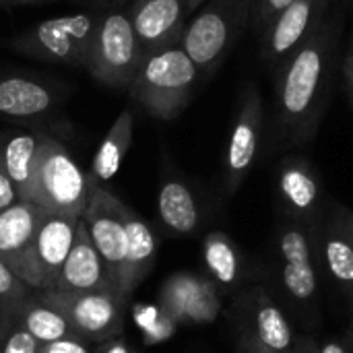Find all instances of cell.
Returning a JSON list of instances; mask_svg holds the SVG:
<instances>
[{
	"instance_id": "obj_1",
	"label": "cell",
	"mask_w": 353,
	"mask_h": 353,
	"mask_svg": "<svg viewBox=\"0 0 353 353\" xmlns=\"http://www.w3.org/2000/svg\"><path fill=\"white\" fill-rule=\"evenodd\" d=\"M343 17L325 14L306 41L277 68L269 153L306 147L329 103Z\"/></svg>"
},
{
	"instance_id": "obj_2",
	"label": "cell",
	"mask_w": 353,
	"mask_h": 353,
	"mask_svg": "<svg viewBox=\"0 0 353 353\" xmlns=\"http://www.w3.org/2000/svg\"><path fill=\"white\" fill-rule=\"evenodd\" d=\"M201 81L199 68L180 48H165L145 56L128 95L155 120H174L190 103Z\"/></svg>"
},
{
	"instance_id": "obj_3",
	"label": "cell",
	"mask_w": 353,
	"mask_h": 353,
	"mask_svg": "<svg viewBox=\"0 0 353 353\" xmlns=\"http://www.w3.org/2000/svg\"><path fill=\"white\" fill-rule=\"evenodd\" d=\"M252 19V0H209L188 19L180 48L199 68L201 81L211 79Z\"/></svg>"
},
{
	"instance_id": "obj_4",
	"label": "cell",
	"mask_w": 353,
	"mask_h": 353,
	"mask_svg": "<svg viewBox=\"0 0 353 353\" xmlns=\"http://www.w3.org/2000/svg\"><path fill=\"white\" fill-rule=\"evenodd\" d=\"M275 281L292 312L316 327L319 310V267L312 252L310 228L296 221H281L275 232Z\"/></svg>"
},
{
	"instance_id": "obj_5",
	"label": "cell",
	"mask_w": 353,
	"mask_h": 353,
	"mask_svg": "<svg viewBox=\"0 0 353 353\" xmlns=\"http://www.w3.org/2000/svg\"><path fill=\"white\" fill-rule=\"evenodd\" d=\"M145 54L132 29L128 6L101 10L85 70L103 87L128 91Z\"/></svg>"
},
{
	"instance_id": "obj_6",
	"label": "cell",
	"mask_w": 353,
	"mask_h": 353,
	"mask_svg": "<svg viewBox=\"0 0 353 353\" xmlns=\"http://www.w3.org/2000/svg\"><path fill=\"white\" fill-rule=\"evenodd\" d=\"M91 184L70 151L48 132L43 134L31 188V203L48 213L81 217Z\"/></svg>"
},
{
	"instance_id": "obj_7",
	"label": "cell",
	"mask_w": 353,
	"mask_h": 353,
	"mask_svg": "<svg viewBox=\"0 0 353 353\" xmlns=\"http://www.w3.org/2000/svg\"><path fill=\"white\" fill-rule=\"evenodd\" d=\"M101 19V10H83L46 19L10 41L14 52L66 66H87L89 50Z\"/></svg>"
},
{
	"instance_id": "obj_8",
	"label": "cell",
	"mask_w": 353,
	"mask_h": 353,
	"mask_svg": "<svg viewBox=\"0 0 353 353\" xmlns=\"http://www.w3.org/2000/svg\"><path fill=\"white\" fill-rule=\"evenodd\" d=\"M232 321L238 335L277 353H294L298 333L288 310L265 285H244L236 292Z\"/></svg>"
},
{
	"instance_id": "obj_9",
	"label": "cell",
	"mask_w": 353,
	"mask_h": 353,
	"mask_svg": "<svg viewBox=\"0 0 353 353\" xmlns=\"http://www.w3.org/2000/svg\"><path fill=\"white\" fill-rule=\"evenodd\" d=\"M265 134V105L256 83L248 81L238 99L236 118L223 153V192L234 196L252 172Z\"/></svg>"
},
{
	"instance_id": "obj_10",
	"label": "cell",
	"mask_w": 353,
	"mask_h": 353,
	"mask_svg": "<svg viewBox=\"0 0 353 353\" xmlns=\"http://www.w3.org/2000/svg\"><path fill=\"white\" fill-rule=\"evenodd\" d=\"M43 298L54 304L72 325L79 337L101 343L116 337L124 329V310L128 298L116 290H95V292H41Z\"/></svg>"
},
{
	"instance_id": "obj_11",
	"label": "cell",
	"mask_w": 353,
	"mask_h": 353,
	"mask_svg": "<svg viewBox=\"0 0 353 353\" xmlns=\"http://www.w3.org/2000/svg\"><path fill=\"white\" fill-rule=\"evenodd\" d=\"M275 194L285 219L312 225L323 213L327 199L323 180L310 159L288 153L275 172Z\"/></svg>"
},
{
	"instance_id": "obj_12",
	"label": "cell",
	"mask_w": 353,
	"mask_h": 353,
	"mask_svg": "<svg viewBox=\"0 0 353 353\" xmlns=\"http://www.w3.org/2000/svg\"><path fill=\"white\" fill-rule=\"evenodd\" d=\"M316 267L350 300L353 296V238L343 219V205L327 201L319 219L310 225Z\"/></svg>"
},
{
	"instance_id": "obj_13",
	"label": "cell",
	"mask_w": 353,
	"mask_h": 353,
	"mask_svg": "<svg viewBox=\"0 0 353 353\" xmlns=\"http://www.w3.org/2000/svg\"><path fill=\"white\" fill-rule=\"evenodd\" d=\"M126 205L108 188L91 186L85 211L81 219L89 232L93 246L97 248L101 261L108 267L116 288L122 273V263L126 254Z\"/></svg>"
},
{
	"instance_id": "obj_14",
	"label": "cell",
	"mask_w": 353,
	"mask_h": 353,
	"mask_svg": "<svg viewBox=\"0 0 353 353\" xmlns=\"http://www.w3.org/2000/svg\"><path fill=\"white\" fill-rule=\"evenodd\" d=\"M81 217L43 211L29 250V288L50 292L56 288L60 269L72 248L77 223Z\"/></svg>"
},
{
	"instance_id": "obj_15",
	"label": "cell",
	"mask_w": 353,
	"mask_h": 353,
	"mask_svg": "<svg viewBox=\"0 0 353 353\" xmlns=\"http://www.w3.org/2000/svg\"><path fill=\"white\" fill-rule=\"evenodd\" d=\"M329 0H294L261 35V58L279 68L319 27L327 14Z\"/></svg>"
},
{
	"instance_id": "obj_16",
	"label": "cell",
	"mask_w": 353,
	"mask_h": 353,
	"mask_svg": "<svg viewBox=\"0 0 353 353\" xmlns=\"http://www.w3.org/2000/svg\"><path fill=\"white\" fill-rule=\"evenodd\" d=\"M217 290L209 277L176 273L163 281L157 308L174 325H207L219 312Z\"/></svg>"
},
{
	"instance_id": "obj_17",
	"label": "cell",
	"mask_w": 353,
	"mask_h": 353,
	"mask_svg": "<svg viewBox=\"0 0 353 353\" xmlns=\"http://www.w3.org/2000/svg\"><path fill=\"white\" fill-rule=\"evenodd\" d=\"M128 17L145 56L180 46L190 19L186 0H132Z\"/></svg>"
},
{
	"instance_id": "obj_18",
	"label": "cell",
	"mask_w": 353,
	"mask_h": 353,
	"mask_svg": "<svg viewBox=\"0 0 353 353\" xmlns=\"http://www.w3.org/2000/svg\"><path fill=\"white\" fill-rule=\"evenodd\" d=\"M56 292L64 294H77V292H95V290H116V283L112 275L108 273L105 263L101 261L97 248L93 246L89 232L85 228V221L79 219L77 234L72 248L60 269Z\"/></svg>"
},
{
	"instance_id": "obj_19",
	"label": "cell",
	"mask_w": 353,
	"mask_h": 353,
	"mask_svg": "<svg viewBox=\"0 0 353 353\" xmlns=\"http://www.w3.org/2000/svg\"><path fill=\"white\" fill-rule=\"evenodd\" d=\"M41 217L43 209L31 201H17L0 213V259L25 283L29 279V250Z\"/></svg>"
},
{
	"instance_id": "obj_20",
	"label": "cell",
	"mask_w": 353,
	"mask_h": 353,
	"mask_svg": "<svg viewBox=\"0 0 353 353\" xmlns=\"http://www.w3.org/2000/svg\"><path fill=\"white\" fill-rule=\"evenodd\" d=\"M126 254L118 279V292L126 298L147 279L157 259V238L145 219L126 205Z\"/></svg>"
},
{
	"instance_id": "obj_21",
	"label": "cell",
	"mask_w": 353,
	"mask_h": 353,
	"mask_svg": "<svg viewBox=\"0 0 353 353\" xmlns=\"http://www.w3.org/2000/svg\"><path fill=\"white\" fill-rule=\"evenodd\" d=\"M41 130H8L0 137V168L21 201H31L33 174L43 141Z\"/></svg>"
},
{
	"instance_id": "obj_22",
	"label": "cell",
	"mask_w": 353,
	"mask_h": 353,
	"mask_svg": "<svg viewBox=\"0 0 353 353\" xmlns=\"http://www.w3.org/2000/svg\"><path fill=\"white\" fill-rule=\"evenodd\" d=\"M60 101L54 87L39 79L21 74H0V116L2 118H39Z\"/></svg>"
},
{
	"instance_id": "obj_23",
	"label": "cell",
	"mask_w": 353,
	"mask_h": 353,
	"mask_svg": "<svg viewBox=\"0 0 353 353\" xmlns=\"http://www.w3.org/2000/svg\"><path fill=\"white\" fill-rule=\"evenodd\" d=\"M157 209L161 223L174 236H190L201 223V207L184 178L168 174L161 180Z\"/></svg>"
},
{
	"instance_id": "obj_24",
	"label": "cell",
	"mask_w": 353,
	"mask_h": 353,
	"mask_svg": "<svg viewBox=\"0 0 353 353\" xmlns=\"http://www.w3.org/2000/svg\"><path fill=\"white\" fill-rule=\"evenodd\" d=\"M203 261L209 279L221 290H240L248 279L246 259L238 244L223 232H211L203 240Z\"/></svg>"
},
{
	"instance_id": "obj_25",
	"label": "cell",
	"mask_w": 353,
	"mask_h": 353,
	"mask_svg": "<svg viewBox=\"0 0 353 353\" xmlns=\"http://www.w3.org/2000/svg\"><path fill=\"white\" fill-rule=\"evenodd\" d=\"M12 325L25 329L39 343H50L64 337H79L68 319L54 304H50L41 292H31L23 302L17 304Z\"/></svg>"
},
{
	"instance_id": "obj_26",
	"label": "cell",
	"mask_w": 353,
	"mask_h": 353,
	"mask_svg": "<svg viewBox=\"0 0 353 353\" xmlns=\"http://www.w3.org/2000/svg\"><path fill=\"white\" fill-rule=\"evenodd\" d=\"M132 130H134V116L126 108L122 110V114L116 118V122L110 126L103 141L99 143V149L91 163V172L87 174L91 186H101L103 182L112 180L118 174L122 159L132 145Z\"/></svg>"
},
{
	"instance_id": "obj_27",
	"label": "cell",
	"mask_w": 353,
	"mask_h": 353,
	"mask_svg": "<svg viewBox=\"0 0 353 353\" xmlns=\"http://www.w3.org/2000/svg\"><path fill=\"white\" fill-rule=\"evenodd\" d=\"M31 292V290L17 273H12V269L0 259V300H4L8 306L17 308L19 302H23Z\"/></svg>"
},
{
	"instance_id": "obj_28",
	"label": "cell",
	"mask_w": 353,
	"mask_h": 353,
	"mask_svg": "<svg viewBox=\"0 0 353 353\" xmlns=\"http://www.w3.org/2000/svg\"><path fill=\"white\" fill-rule=\"evenodd\" d=\"M294 0H252V19L250 27L259 33V37L265 33V29L292 4Z\"/></svg>"
},
{
	"instance_id": "obj_29",
	"label": "cell",
	"mask_w": 353,
	"mask_h": 353,
	"mask_svg": "<svg viewBox=\"0 0 353 353\" xmlns=\"http://www.w3.org/2000/svg\"><path fill=\"white\" fill-rule=\"evenodd\" d=\"M39 341L33 339L25 329H21L19 325H12L2 347H0V353H39Z\"/></svg>"
},
{
	"instance_id": "obj_30",
	"label": "cell",
	"mask_w": 353,
	"mask_h": 353,
	"mask_svg": "<svg viewBox=\"0 0 353 353\" xmlns=\"http://www.w3.org/2000/svg\"><path fill=\"white\" fill-rule=\"evenodd\" d=\"M99 343H91L83 337H64L58 341L41 343L39 353H97Z\"/></svg>"
},
{
	"instance_id": "obj_31",
	"label": "cell",
	"mask_w": 353,
	"mask_h": 353,
	"mask_svg": "<svg viewBox=\"0 0 353 353\" xmlns=\"http://www.w3.org/2000/svg\"><path fill=\"white\" fill-rule=\"evenodd\" d=\"M17 201H21V199H19V194H17L12 182L8 180V176H6V174L2 172V168H0V213H2L4 209H8L10 205H14Z\"/></svg>"
},
{
	"instance_id": "obj_32",
	"label": "cell",
	"mask_w": 353,
	"mask_h": 353,
	"mask_svg": "<svg viewBox=\"0 0 353 353\" xmlns=\"http://www.w3.org/2000/svg\"><path fill=\"white\" fill-rule=\"evenodd\" d=\"M97 353H137L130 350L128 341L124 339V335H116V337H110L105 341H101L97 345Z\"/></svg>"
},
{
	"instance_id": "obj_33",
	"label": "cell",
	"mask_w": 353,
	"mask_h": 353,
	"mask_svg": "<svg viewBox=\"0 0 353 353\" xmlns=\"http://www.w3.org/2000/svg\"><path fill=\"white\" fill-rule=\"evenodd\" d=\"M236 353H277L261 343H256L254 339L246 337V335H238V341H236Z\"/></svg>"
},
{
	"instance_id": "obj_34",
	"label": "cell",
	"mask_w": 353,
	"mask_h": 353,
	"mask_svg": "<svg viewBox=\"0 0 353 353\" xmlns=\"http://www.w3.org/2000/svg\"><path fill=\"white\" fill-rule=\"evenodd\" d=\"M343 77H345V87H347V93H350V99L353 103V33L350 37L345 60H343Z\"/></svg>"
},
{
	"instance_id": "obj_35",
	"label": "cell",
	"mask_w": 353,
	"mask_h": 353,
	"mask_svg": "<svg viewBox=\"0 0 353 353\" xmlns=\"http://www.w3.org/2000/svg\"><path fill=\"white\" fill-rule=\"evenodd\" d=\"M319 353H352L350 343L341 339H331L325 343H319Z\"/></svg>"
},
{
	"instance_id": "obj_36",
	"label": "cell",
	"mask_w": 353,
	"mask_h": 353,
	"mask_svg": "<svg viewBox=\"0 0 353 353\" xmlns=\"http://www.w3.org/2000/svg\"><path fill=\"white\" fill-rule=\"evenodd\" d=\"M294 353H319V343H316L312 337L298 335V341H296Z\"/></svg>"
},
{
	"instance_id": "obj_37",
	"label": "cell",
	"mask_w": 353,
	"mask_h": 353,
	"mask_svg": "<svg viewBox=\"0 0 353 353\" xmlns=\"http://www.w3.org/2000/svg\"><path fill=\"white\" fill-rule=\"evenodd\" d=\"M12 319H14V308L8 306L4 300H0V325L12 327Z\"/></svg>"
},
{
	"instance_id": "obj_38",
	"label": "cell",
	"mask_w": 353,
	"mask_h": 353,
	"mask_svg": "<svg viewBox=\"0 0 353 353\" xmlns=\"http://www.w3.org/2000/svg\"><path fill=\"white\" fill-rule=\"evenodd\" d=\"M58 0H0V6H23V4H48Z\"/></svg>"
},
{
	"instance_id": "obj_39",
	"label": "cell",
	"mask_w": 353,
	"mask_h": 353,
	"mask_svg": "<svg viewBox=\"0 0 353 353\" xmlns=\"http://www.w3.org/2000/svg\"><path fill=\"white\" fill-rule=\"evenodd\" d=\"M343 219H345V225H347V230H350L353 238V209L345 207V205H343Z\"/></svg>"
},
{
	"instance_id": "obj_40",
	"label": "cell",
	"mask_w": 353,
	"mask_h": 353,
	"mask_svg": "<svg viewBox=\"0 0 353 353\" xmlns=\"http://www.w3.org/2000/svg\"><path fill=\"white\" fill-rule=\"evenodd\" d=\"M205 2H207V0H188V12H190V17H192V14H194V12L201 8Z\"/></svg>"
},
{
	"instance_id": "obj_41",
	"label": "cell",
	"mask_w": 353,
	"mask_h": 353,
	"mask_svg": "<svg viewBox=\"0 0 353 353\" xmlns=\"http://www.w3.org/2000/svg\"><path fill=\"white\" fill-rule=\"evenodd\" d=\"M8 331H10V327L0 325V347H2V343H4V339H6V335H8Z\"/></svg>"
},
{
	"instance_id": "obj_42",
	"label": "cell",
	"mask_w": 353,
	"mask_h": 353,
	"mask_svg": "<svg viewBox=\"0 0 353 353\" xmlns=\"http://www.w3.org/2000/svg\"><path fill=\"white\" fill-rule=\"evenodd\" d=\"M350 345H353V296H352V327H350Z\"/></svg>"
},
{
	"instance_id": "obj_43",
	"label": "cell",
	"mask_w": 353,
	"mask_h": 353,
	"mask_svg": "<svg viewBox=\"0 0 353 353\" xmlns=\"http://www.w3.org/2000/svg\"><path fill=\"white\" fill-rule=\"evenodd\" d=\"M0 137H2V132H0Z\"/></svg>"
},
{
	"instance_id": "obj_44",
	"label": "cell",
	"mask_w": 353,
	"mask_h": 353,
	"mask_svg": "<svg viewBox=\"0 0 353 353\" xmlns=\"http://www.w3.org/2000/svg\"><path fill=\"white\" fill-rule=\"evenodd\" d=\"M186 2H188V0H186Z\"/></svg>"
}]
</instances>
